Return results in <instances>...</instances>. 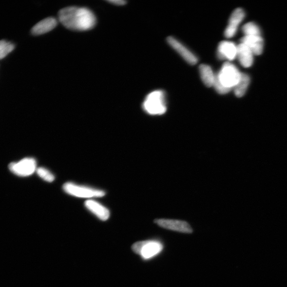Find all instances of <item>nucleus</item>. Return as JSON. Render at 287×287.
I'll use <instances>...</instances> for the list:
<instances>
[{"mask_svg":"<svg viewBox=\"0 0 287 287\" xmlns=\"http://www.w3.org/2000/svg\"><path fill=\"white\" fill-rule=\"evenodd\" d=\"M58 19L64 27L70 30L77 31L90 30L96 22L95 14L86 8H64L58 12Z\"/></svg>","mask_w":287,"mask_h":287,"instance_id":"nucleus-1","label":"nucleus"},{"mask_svg":"<svg viewBox=\"0 0 287 287\" xmlns=\"http://www.w3.org/2000/svg\"><path fill=\"white\" fill-rule=\"evenodd\" d=\"M242 73L237 67L230 62H226L220 71L215 74V80L225 89L231 91L241 77Z\"/></svg>","mask_w":287,"mask_h":287,"instance_id":"nucleus-2","label":"nucleus"},{"mask_svg":"<svg viewBox=\"0 0 287 287\" xmlns=\"http://www.w3.org/2000/svg\"><path fill=\"white\" fill-rule=\"evenodd\" d=\"M143 109L150 115H162L167 111L166 95L161 90L152 92L146 97Z\"/></svg>","mask_w":287,"mask_h":287,"instance_id":"nucleus-3","label":"nucleus"},{"mask_svg":"<svg viewBox=\"0 0 287 287\" xmlns=\"http://www.w3.org/2000/svg\"><path fill=\"white\" fill-rule=\"evenodd\" d=\"M63 190L70 195L81 198L101 197L105 195L104 191L73 183L64 184Z\"/></svg>","mask_w":287,"mask_h":287,"instance_id":"nucleus-4","label":"nucleus"},{"mask_svg":"<svg viewBox=\"0 0 287 287\" xmlns=\"http://www.w3.org/2000/svg\"><path fill=\"white\" fill-rule=\"evenodd\" d=\"M134 252L142 256L144 260H148L161 252L162 245L158 242L145 241L138 242L132 246Z\"/></svg>","mask_w":287,"mask_h":287,"instance_id":"nucleus-5","label":"nucleus"},{"mask_svg":"<svg viewBox=\"0 0 287 287\" xmlns=\"http://www.w3.org/2000/svg\"><path fill=\"white\" fill-rule=\"evenodd\" d=\"M10 171L19 177H28L37 171L36 160L32 157H26L17 162H13L9 166Z\"/></svg>","mask_w":287,"mask_h":287,"instance_id":"nucleus-6","label":"nucleus"},{"mask_svg":"<svg viewBox=\"0 0 287 287\" xmlns=\"http://www.w3.org/2000/svg\"><path fill=\"white\" fill-rule=\"evenodd\" d=\"M154 222L158 226L168 230L187 233L192 232L191 227L186 221L159 219L155 220Z\"/></svg>","mask_w":287,"mask_h":287,"instance_id":"nucleus-7","label":"nucleus"},{"mask_svg":"<svg viewBox=\"0 0 287 287\" xmlns=\"http://www.w3.org/2000/svg\"><path fill=\"white\" fill-rule=\"evenodd\" d=\"M167 41L169 44L187 62L192 65H194L197 63V57L178 40L171 37L168 38Z\"/></svg>","mask_w":287,"mask_h":287,"instance_id":"nucleus-8","label":"nucleus"},{"mask_svg":"<svg viewBox=\"0 0 287 287\" xmlns=\"http://www.w3.org/2000/svg\"><path fill=\"white\" fill-rule=\"evenodd\" d=\"M245 17V11L242 8L236 9L233 12L225 32V35L227 38H230L235 36L238 27L243 21Z\"/></svg>","mask_w":287,"mask_h":287,"instance_id":"nucleus-9","label":"nucleus"},{"mask_svg":"<svg viewBox=\"0 0 287 287\" xmlns=\"http://www.w3.org/2000/svg\"><path fill=\"white\" fill-rule=\"evenodd\" d=\"M237 45L230 41L220 42L217 49V57L221 60L232 61L237 57Z\"/></svg>","mask_w":287,"mask_h":287,"instance_id":"nucleus-10","label":"nucleus"},{"mask_svg":"<svg viewBox=\"0 0 287 287\" xmlns=\"http://www.w3.org/2000/svg\"><path fill=\"white\" fill-rule=\"evenodd\" d=\"M85 206L99 220L107 221L109 219L110 215L109 210L101 203L93 200H89L85 202Z\"/></svg>","mask_w":287,"mask_h":287,"instance_id":"nucleus-11","label":"nucleus"},{"mask_svg":"<svg viewBox=\"0 0 287 287\" xmlns=\"http://www.w3.org/2000/svg\"><path fill=\"white\" fill-rule=\"evenodd\" d=\"M254 55L253 52L244 44L241 43L237 45V57L243 67L249 68L252 66Z\"/></svg>","mask_w":287,"mask_h":287,"instance_id":"nucleus-12","label":"nucleus"},{"mask_svg":"<svg viewBox=\"0 0 287 287\" xmlns=\"http://www.w3.org/2000/svg\"><path fill=\"white\" fill-rule=\"evenodd\" d=\"M241 42L248 46L254 55L259 56L262 54L264 40L262 36H245Z\"/></svg>","mask_w":287,"mask_h":287,"instance_id":"nucleus-13","label":"nucleus"},{"mask_svg":"<svg viewBox=\"0 0 287 287\" xmlns=\"http://www.w3.org/2000/svg\"><path fill=\"white\" fill-rule=\"evenodd\" d=\"M57 24V20L55 18L48 17L35 25L32 29V33L35 35L46 34L54 30Z\"/></svg>","mask_w":287,"mask_h":287,"instance_id":"nucleus-14","label":"nucleus"},{"mask_svg":"<svg viewBox=\"0 0 287 287\" xmlns=\"http://www.w3.org/2000/svg\"><path fill=\"white\" fill-rule=\"evenodd\" d=\"M199 70L201 78L205 85L209 87H212L215 79V74L211 67L207 64H201L199 67Z\"/></svg>","mask_w":287,"mask_h":287,"instance_id":"nucleus-15","label":"nucleus"},{"mask_svg":"<svg viewBox=\"0 0 287 287\" xmlns=\"http://www.w3.org/2000/svg\"><path fill=\"white\" fill-rule=\"evenodd\" d=\"M250 82V78L248 74L242 73L240 79L236 86L233 89L234 93L238 97H242L247 92Z\"/></svg>","mask_w":287,"mask_h":287,"instance_id":"nucleus-16","label":"nucleus"},{"mask_svg":"<svg viewBox=\"0 0 287 287\" xmlns=\"http://www.w3.org/2000/svg\"><path fill=\"white\" fill-rule=\"evenodd\" d=\"M242 31L245 36H261L260 27L253 22L246 23L242 28Z\"/></svg>","mask_w":287,"mask_h":287,"instance_id":"nucleus-17","label":"nucleus"},{"mask_svg":"<svg viewBox=\"0 0 287 287\" xmlns=\"http://www.w3.org/2000/svg\"><path fill=\"white\" fill-rule=\"evenodd\" d=\"M15 49V45L4 40L0 41V60L2 59Z\"/></svg>","mask_w":287,"mask_h":287,"instance_id":"nucleus-18","label":"nucleus"},{"mask_svg":"<svg viewBox=\"0 0 287 287\" xmlns=\"http://www.w3.org/2000/svg\"><path fill=\"white\" fill-rule=\"evenodd\" d=\"M37 173L41 179L46 181V182L52 183L55 179L54 174L45 168L40 167L38 168Z\"/></svg>","mask_w":287,"mask_h":287,"instance_id":"nucleus-19","label":"nucleus"},{"mask_svg":"<svg viewBox=\"0 0 287 287\" xmlns=\"http://www.w3.org/2000/svg\"><path fill=\"white\" fill-rule=\"evenodd\" d=\"M108 2L116 5H123L126 3V2L124 0H111V1H108Z\"/></svg>","mask_w":287,"mask_h":287,"instance_id":"nucleus-20","label":"nucleus"}]
</instances>
